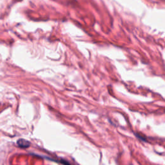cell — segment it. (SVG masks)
I'll use <instances>...</instances> for the list:
<instances>
[{
    "label": "cell",
    "instance_id": "cell-2",
    "mask_svg": "<svg viewBox=\"0 0 165 165\" xmlns=\"http://www.w3.org/2000/svg\"><path fill=\"white\" fill-rule=\"evenodd\" d=\"M51 161H56V162H58L60 163H61V164L63 165H71V164L68 162V161L65 160V159H61L60 160H53V159H50Z\"/></svg>",
    "mask_w": 165,
    "mask_h": 165
},
{
    "label": "cell",
    "instance_id": "cell-1",
    "mask_svg": "<svg viewBox=\"0 0 165 165\" xmlns=\"http://www.w3.org/2000/svg\"><path fill=\"white\" fill-rule=\"evenodd\" d=\"M18 145L20 147V148H28L30 146L31 143L29 141H26L25 139H20L17 142Z\"/></svg>",
    "mask_w": 165,
    "mask_h": 165
}]
</instances>
